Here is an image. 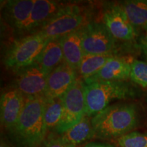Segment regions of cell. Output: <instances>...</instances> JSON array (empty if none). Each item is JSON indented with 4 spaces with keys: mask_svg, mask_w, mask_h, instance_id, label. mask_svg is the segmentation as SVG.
Here are the masks:
<instances>
[{
    "mask_svg": "<svg viewBox=\"0 0 147 147\" xmlns=\"http://www.w3.org/2000/svg\"><path fill=\"white\" fill-rule=\"evenodd\" d=\"M65 4L51 0H35L28 19L19 33L29 35L38 32L58 14Z\"/></svg>",
    "mask_w": 147,
    "mask_h": 147,
    "instance_id": "10",
    "label": "cell"
},
{
    "mask_svg": "<svg viewBox=\"0 0 147 147\" xmlns=\"http://www.w3.org/2000/svg\"><path fill=\"white\" fill-rule=\"evenodd\" d=\"M25 104L14 131L16 142L21 147H39L47 138L44 113L45 97H25Z\"/></svg>",
    "mask_w": 147,
    "mask_h": 147,
    "instance_id": "2",
    "label": "cell"
},
{
    "mask_svg": "<svg viewBox=\"0 0 147 147\" xmlns=\"http://www.w3.org/2000/svg\"><path fill=\"white\" fill-rule=\"evenodd\" d=\"M136 29H147V0H129L121 3Z\"/></svg>",
    "mask_w": 147,
    "mask_h": 147,
    "instance_id": "18",
    "label": "cell"
},
{
    "mask_svg": "<svg viewBox=\"0 0 147 147\" xmlns=\"http://www.w3.org/2000/svg\"><path fill=\"white\" fill-rule=\"evenodd\" d=\"M0 147H10V146H9V145L7 144V143L5 142L3 139H1V145H0Z\"/></svg>",
    "mask_w": 147,
    "mask_h": 147,
    "instance_id": "26",
    "label": "cell"
},
{
    "mask_svg": "<svg viewBox=\"0 0 147 147\" xmlns=\"http://www.w3.org/2000/svg\"><path fill=\"white\" fill-rule=\"evenodd\" d=\"M102 21L116 40L130 42L136 38V29L129 21L121 3L106 9L103 13Z\"/></svg>",
    "mask_w": 147,
    "mask_h": 147,
    "instance_id": "9",
    "label": "cell"
},
{
    "mask_svg": "<svg viewBox=\"0 0 147 147\" xmlns=\"http://www.w3.org/2000/svg\"><path fill=\"white\" fill-rule=\"evenodd\" d=\"M78 75L76 69L63 61L48 76L45 98H61L76 82Z\"/></svg>",
    "mask_w": 147,
    "mask_h": 147,
    "instance_id": "11",
    "label": "cell"
},
{
    "mask_svg": "<svg viewBox=\"0 0 147 147\" xmlns=\"http://www.w3.org/2000/svg\"><path fill=\"white\" fill-rule=\"evenodd\" d=\"M116 141L120 147H147V133L133 131Z\"/></svg>",
    "mask_w": 147,
    "mask_h": 147,
    "instance_id": "22",
    "label": "cell"
},
{
    "mask_svg": "<svg viewBox=\"0 0 147 147\" xmlns=\"http://www.w3.org/2000/svg\"><path fill=\"white\" fill-rule=\"evenodd\" d=\"M116 40L104 23L92 21L84 29L82 49L84 54H115Z\"/></svg>",
    "mask_w": 147,
    "mask_h": 147,
    "instance_id": "7",
    "label": "cell"
},
{
    "mask_svg": "<svg viewBox=\"0 0 147 147\" xmlns=\"http://www.w3.org/2000/svg\"><path fill=\"white\" fill-rule=\"evenodd\" d=\"M63 61L60 38L49 40L35 61L47 76Z\"/></svg>",
    "mask_w": 147,
    "mask_h": 147,
    "instance_id": "16",
    "label": "cell"
},
{
    "mask_svg": "<svg viewBox=\"0 0 147 147\" xmlns=\"http://www.w3.org/2000/svg\"><path fill=\"white\" fill-rule=\"evenodd\" d=\"M90 117L84 116L78 123L63 133L58 134L64 142L76 146L87 140L94 138V132Z\"/></svg>",
    "mask_w": 147,
    "mask_h": 147,
    "instance_id": "17",
    "label": "cell"
},
{
    "mask_svg": "<svg viewBox=\"0 0 147 147\" xmlns=\"http://www.w3.org/2000/svg\"><path fill=\"white\" fill-rule=\"evenodd\" d=\"M35 0H10L2 8V16L6 23L19 32L23 24L28 19Z\"/></svg>",
    "mask_w": 147,
    "mask_h": 147,
    "instance_id": "14",
    "label": "cell"
},
{
    "mask_svg": "<svg viewBox=\"0 0 147 147\" xmlns=\"http://www.w3.org/2000/svg\"><path fill=\"white\" fill-rule=\"evenodd\" d=\"M43 147H76L64 142L58 134H51L43 142Z\"/></svg>",
    "mask_w": 147,
    "mask_h": 147,
    "instance_id": "23",
    "label": "cell"
},
{
    "mask_svg": "<svg viewBox=\"0 0 147 147\" xmlns=\"http://www.w3.org/2000/svg\"><path fill=\"white\" fill-rule=\"evenodd\" d=\"M129 79L140 87L147 89V62L133 59Z\"/></svg>",
    "mask_w": 147,
    "mask_h": 147,
    "instance_id": "21",
    "label": "cell"
},
{
    "mask_svg": "<svg viewBox=\"0 0 147 147\" xmlns=\"http://www.w3.org/2000/svg\"><path fill=\"white\" fill-rule=\"evenodd\" d=\"M15 89L25 97H45L48 76L36 62L16 71Z\"/></svg>",
    "mask_w": 147,
    "mask_h": 147,
    "instance_id": "8",
    "label": "cell"
},
{
    "mask_svg": "<svg viewBox=\"0 0 147 147\" xmlns=\"http://www.w3.org/2000/svg\"><path fill=\"white\" fill-rule=\"evenodd\" d=\"M84 89L85 115L89 117H93L105 109L114 100L134 98L138 94L136 88L127 81H96L84 83Z\"/></svg>",
    "mask_w": 147,
    "mask_h": 147,
    "instance_id": "3",
    "label": "cell"
},
{
    "mask_svg": "<svg viewBox=\"0 0 147 147\" xmlns=\"http://www.w3.org/2000/svg\"><path fill=\"white\" fill-rule=\"evenodd\" d=\"M142 40L147 44V29L145 31V36L144 37V38H142Z\"/></svg>",
    "mask_w": 147,
    "mask_h": 147,
    "instance_id": "27",
    "label": "cell"
},
{
    "mask_svg": "<svg viewBox=\"0 0 147 147\" xmlns=\"http://www.w3.org/2000/svg\"><path fill=\"white\" fill-rule=\"evenodd\" d=\"M84 83L78 79L61 97L63 113L61 121L55 129V134H61L78 123L86 116Z\"/></svg>",
    "mask_w": 147,
    "mask_h": 147,
    "instance_id": "6",
    "label": "cell"
},
{
    "mask_svg": "<svg viewBox=\"0 0 147 147\" xmlns=\"http://www.w3.org/2000/svg\"><path fill=\"white\" fill-rule=\"evenodd\" d=\"M63 106L61 98L47 100L45 107V125L48 131H55L61 121Z\"/></svg>",
    "mask_w": 147,
    "mask_h": 147,
    "instance_id": "20",
    "label": "cell"
},
{
    "mask_svg": "<svg viewBox=\"0 0 147 147\" xmlns=\"http://www.w3.org/2000/svg\"><path fill=\"white\" fill-rule=\"evenodd\" d=\"M25 97L18 89H11L2 93L0 101L1 123L12 134L25 104Z\"/></svg>",
    "mask_w": 147,
    "mask_h": 147,
    "instance_id": "12",
    "label": "cell"
},
{
    "mask_svg": "<svg viewBox=\"0 0 147 147\" xmlns=\"http://www.w3.org/2000/svg\"><path fill=\"white\" fill-rule=\"evenodd\" d=\"M141 49H142V52L144 53L146 57L147 58V44L142 39L141 40V45H140Z\"/></svg>",
    "mask_w": 147,
    "mask_h": 147,
    "instance_id": "25",
    "label": "cell"
},
{
    "mask_svg": "<svg viewBox=\"0 0 147 147\" xmlns=\"http://www.w3.org/2000/svg\"><path fill=\"white\" fill-rule=\"evenodd\" d=\"M133 59L116 55L93 76L84 80V82L89 84L96 81H127L130 78Z\"/></svg>",
    "mask_w": 147,
    "mask_h": 147,
    "instance_id": "13",
    "label": "cell"
},
{
    "mask_svg": "<svg viewBox=\"0 0 147 147\" xmlns=\"http://www.w3.org/2000/svg\"><path fill=\"white\" fill-rule=\"evenodd\" d=\"M94 138L116 139L133 131L138 124V112L134 104L108 106L91 119Z\"/></svg>",
    "mask_w": 147,
    "mask_h": 147,
    "instance_id": "1",
    "label": "cell"
},
{
    "mask_svg": "<svg viewBox=\"0 0 147 147\" xmlns=\"http://www.w3.org/2000/svg\"><path fill=\"white\" fill-rule=\"evenodd\" d=\"M91 21L89 11L76 3H65L50 22L38 31L49 39L61 38L84 28Z\"/></svg>",
    "mask_w": 147,
    "mask_h": 147,
    "instance_id": "4",
    "label": "cell"
},
{
    "mask_svg": "<svg viewBox=\"0 0 147 147\" xmlns=\"http://www.w3.org/2000/svg\"><path fill=\"white\" fill-rule=\"evenodd\" d=\"M115 54H84L78 68V74L80 78L86 80L96 74Z\"/></svg>",
    "mask_w": 147,
    "mask_h": 147,
    "instance_id": "19",
    "label": "cell"
},
{
    "mask_svg": "<svg viewBox=\"0 0 147 147\" xmlns=\"http://www.w3.org/2000/svg\"><path fill=\"white\" fill-rule=\"evenodd\" d=\"M82 147H115L113 145L98 142H90Z\"/></svg>",
    "mask_w": 147,
    "mask_h": 147,
    "instance_id": "24",
    "label": "cell"
},
{
    "mask_svg": "<svg viewBox=\"0 0 147 147\" xmlns=\"http://www.w3.org/2000/svg\"><path fill=\"white\" fill-rule=\"evenodd\" d=\"M84 27L60 38L64 61L76 70H78L84 55L82 49V37Z\"/></svg>",
    "mask_w": 147,
    "mask_h": 147,
    "instance_id": "15",
    "label": "cell"
},
{
    "mask_svg": "<svg viewBox=\"0 0 147 147\" xmlns=\"http://www.w3.org/2000/svg\"><path fill=\"white\" fill-rule=\"evenodd\" d=\"M50 40L41 33L36 32L14 40L5 52V66L16 72L31 65Z\"/></svg>",
    "mask_w": 147,
    "mask_h": 147,
    "instance_id": "5",
    "label": "cell"
}]
</instances>
